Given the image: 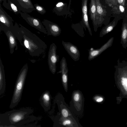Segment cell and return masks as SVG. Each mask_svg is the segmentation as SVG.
Here are the masks:
<instances>
[{
  "label": "cell",
  "instance_id": "15",
  "mask_svg": "<svg viewBox=\"0 0 127 127\" xmlns=\"http://www.w3.org/2000/svg\"><path fill=\"white\" fill-rule=\"evenodd\" d=\"M60 125L68 127H78V124L74 118L70 117L64 118L61 116L60 118L55 117L53 126L56 127Z\"/></svg>",
  "mask_w": 127,
  "mask_h": 127
},
{
  "label": "cell",
  "instance_id": "32",
  "mask_svg": "<svg viewBox=\"0 0 127 127\" xmlns=\"http://www.w3.org/2000/svg\"><path fill=\"white\" fill-rule=\"evenodd\" d=\"M7 0H0V3L3 1V6L6 8L7 9Z\"/></svg>",
  "mask_w": 127,
  "mask_h": 127
},
{
  "label": "cell",
  "instance_id": "31",
  "mask_svg": "<svg viewBox=\"0 0 127 127\" xmlns=\"http://www.w3.org/2000/svg\"><path fill=\"white\" fill-rule=\"evenodd\" d=\"M117 4L121 5L126 6V0H116Z\"/></svg>",
  "mask_w": 127,
  "mask_h": 127
},
{
  "label": "cell",
  "instance_id": "14",
  "mask_svg": "<svg viewBox=\"0 0 127 127\" xmlns=\"http://www.w3.org/2000/svg\"><path fill=\"white\" fill-rule=\"evenodd\" d=\"M74 108L77 111H82L83 109L84 99L83 94L79 90L73 92L72 95Z\"/></svg>",
  "mask_w": 127,
  "mask_h": 127
},
{
  "label": "cell",
  "instance_id": "3",
  "mask_svg": "<svg viewBox=\"0 0 127 127\" xmlns=\"http://www.w3.org/2000/svg\"><path fill=\"white\" fill-rule=\"evenodd\" d=\"M114 66V77L115 84L120 91L116 97L117 103L119 104L123 98L127 99V60L120 62V59Z\"/></svg>",
  "mask_w": 127,
  "mask_h": 127
},
{
  "label": "cell",
  "instance_id": "1",
  "mask_svg": "<svg viewBox=\"0 0 127 127\" xmlns=\"http://www.w3.org/2000/svg\"><path fill=\"white\" fill-rule=\"evenodd\" d=\"M10 31L24 47L31 62L42 61L45 58L47 46L36 34L16 22Z\"/></svg>",
  "mask_w": 127,
  "mask_h": 127
},
{
  "label": "cell",
  "instance_id": "26",
  "mask_svg": "<svg viewBox=\"0 0 127 127\" xmlns=\"http://www.w3.org/2000/svg\"><path fill=\"white\" fill-rule=\"evenodd\" d=\"M61 116L64 118L70 117L74 118L70 111L67 107L61 104L60 106Z\"/></svg>",
  "mask_w": 127,
  "mask_h": 127
},
{
  "label": "cell",
  "instance_id": "19",
  "mask_svg": "<svg viewBox=\"0 0 127 127\" xmlns=\"http://www.w3.org/2000/svg\"><path fill=\"white\" fill-rule=\"evenodd\" d=\"M121 42L123 47H127V17L123 19L121 28Z\"/></svg>",
  "mask_w": 127,
  "mask_h": 127
},
{
  "label": "cell",
  "instance_id": "11",
  "mask_svg": "<svg viewBox=\"0 0 127 127\" xmlns=\"http://www.w3.org/2000/svg\"><path fill=\"white\" fill-rule=\"evenodd\" d=\"M21 12L30 13L36 9L31 0H11Z\"/></svg>",
  "mask_w": 127,
  "mask_h": 127
},
{
  "label": "cell",
  "instance_id": "24",
  "mask_svg": "<svg viewBox=\"0 0 127 127\" xmlns=\"http://www.w3.org/2000/svg\"><path fill=\"white\" fill-rule=\"evenodd\" d=\"M7 9L13 12L15 14H20L21 11L19 8L11 0H7Z\"/></svg>",
  "mask_w": 127,
  "mask_h": 127
},
{
  "label": "cell",
  "instance_id": "4",
  "mask_svg": "<svg viewBox=\"0 0 127 127\" xmlns=\"http://www.w3.org/2000/svg\"><path fill=\"white\" fill-rule=\"evenodd\" d=\"M28 69V64H26L23 66L18 75L9 106L10 108L17 106L21 99Z\"/></svg>",
  "mask_w": 127,
  "mask_h": 127
},
{
  "label": "cell",
  "instance_id": "33",
  "mask_svg": "<svg viewBox=\"0 0 127 127\" xmlns=\"http://www.w3.org/2000/svg\"><path fill=\"white\" fill-rule=\"evenodd\" d=\"M126 9L127 13V0H126Z\"/></svg>",
  "mask_w": 127,
  "mask_h": 127
},
{
  "label": "cell",
  "instance_id": "7",
  "mask_svg": "<svg viewBox=\"0 0 127 127\" xmlns=\"http://www.w3.org/2000/svg\"><path fill=\"white\" fill-rule=\"evenodd\" d=\"M21 17L31 26L45 34H47V31L40 19L29 15L28 13L21 12Z\"/></svg>",
  "mask_w": 127,
  "mask_h": 127
},
{
  "label": "cell",
  "instance_id": "17",
  "mask_svg": "<svg viewBox=\"0 0 127 127\" xmlns=\"http://www.w3.org/2000/svg\"><path fill=\"white\" fill-rule=\"evenodd\" d=\"M112 17L123 19L127 17V13L126 6L121 5H115L112 7Z\"/></svg>",
  "mask_w": 127,
  "mask_h": 127
},
{
  "label": "cell",
  "instance_id": "28",
  "mask_svg": "<svg viewBox=\"0 0 127 127\" xmlns=\"http://www.w3.org/2000/svg\"><path fill=\"white\" fill-rule=\"evenodd\" d=\"M82 14H87V3L88 0H81Z\"/></svg>",
  "mask_w": 127,
  "mask_h": 127
},
{
  "label": "cell",
  "instance_id": "30",
  "mask_svg": "<svg viewBox=\"0 0 127 127\" xmlns=\"http://www.w3.org/2000/svg\"><path fill=\"white\" fill-rule=\"evenodd\" d=\"M104 3L109 7H112L117 5L116 0H102Z\"/></svg>",
  "mask_w": 127,
  "mask_h": 127
},
{
  "label": "cell",
  "instance_id": "16",
  "mask_svg": "<svg viewBox=\"0 0 127 127\" xmlns=\"http://www.w3.org/2000/svg\"><path fill=\"white\" fill-rule=\"evenodd\" d=\"M2 31L4 32L7 37L9 44L10 53L12 54L14 52V49L15 51L18 49L16 39L10 30H4Z\"/></svg>",
  "mask_w": 127,
  "mask_h": 127
},
{
  "label": "cell",
  "instance_id": "21",
  "mask_svg": "<svg viewBox=\"0 0 127 127\" xmlns=\"http://www.w3.org/2000/svg\"><path fill=\"white\" fill-rule=\"evenodd\" d=\"M96 0H91L89 4V14L92 22L94 30L95 32L96 26Z\"/></svg>",
  "mask_w": 127,
  "mask_h": 127
},
{
  "label": "cell",
  "instance_id": "25",
  "mask_svg": "<svg viewBox=\"0 0 127 127\" xmlns=\"http://www.w3.org/2000/svg\"><path fill=\"white\" fill-rule=\"evenodd\" d=\"M71 27L80 36L82 37H85V34L83 30L84 28L81 23L73 24Z\"/></svg>",
  "mask_w": 127,
  "mask_h": 127
},
{
  "label": "cell",
  "instance_id": "22",
  "mask_svg": "<svg viewBox=\"0 0 127 127\" xmlns=\"http://www.w3.org/2000/svg\"><path fill=\"white\" fill-rule=\"evenodd\" d=\"M6 82L4 66L1 59L0 58V95L3 94L5 91Z\"/></svg>",
  "mask_w": 127,
  "mask_h": 127
},
{
  "label": "cell",
  "instance_id": "10",
  "mask_svg": "<svg viewBox=\"0 0 127 127\" xmlns=\"http://www.w3.org/2000/svg\"><path fill=\"white\" fill-rule=\"evenodd\" d=\"M42 23L47 31L48 35L57 37L61 34V29L57 24L46 19H44Z\"/></svg>",
  "mask_w": 127,
  "mask_h": 127
},
{
  "label": "cell",
  "instance_id": "9",
  "mask_svg": "<svg viewBox=\"0 0 127 127\" xmlns=\"http://www.w3.org/2000/svg\"><path fill=\"white\" fill-rule=\"evenodd\" d=\"M114 37H112L100 48L95 49L91 48L88 50V59L89 61L94 59L99 55L103 52L112 46Z\"/></svg>",
  "mask_w": 127,
  "mask_h": 127
},
{
  "label": "cell",
  "instance_id": "34",
  "mask_svg": "<svg viewBox=\"0 0 127 127\" xmlns=\"http://www.w3.org/2000/svg\"></svg>",
  "mask_w": 127,
  "mask_h": 127
},
{
  "label": "cell",
  "instance_id": "8",
  "mask_svg": "<svg viewBox=\"0 0 127 127\" xmlns=\"http://www.w3.org/2000/svg\"><path fill=\"white\" fill-rule=\"evenodd\" d=\"M0 31L1 32L4 30H11L14 25L13 22L14 21L3 9L0 4Z\"/></svg>",
  "mask_w": 127,
  "mask_h": 127
},
{
  "label": "cell",
  "instance_id": "20",
  "mask_svg": "<svg viewBox=\"0 0 127 127\" xmlns=\"http://www.w3.org/2000/svg\"><path fill=\"white\" fill-rule=\"evenodd\" d=\"M120 20L118 18H114L112 22L103 27L100 32L99 37H102L111 31L116 26L118 21Z\"/></svg>",
  "mask_w": 127,
  "mask_h": 127
},
{
  "label": "cell",
  "instance_id": "29",
  "mask_svg": "<svg viewBox=\"0 0 127 127\" xmlns=\"http://www.w3.org/2000/svg\"><path fill=\"white\" fill-rule=\"evenodd\" d=\"M93 99L95 101L98 103H102L105 100L104 97L101 95H99L95 96Z\"/></svg>",
  "mask_w": 127,
  "mask_h": 127
},
{
  "label": "cell",
  "instance_id": "2",
  "mask_svg": "<svg viewBox=\"0 0 127 127\" xmlns=\"http://www.w3.org/2000/svg\"><path fill=\"white\" fill-rule=\"evenodd\" d=\"M30 108L14 109L0 114V127H22L34 121L38 118L30 115L33 112Z\"/></svg>",
  "mask_w": 127,
  "mask_h": 127
},
{
  "label": "cell",
  "instance_id": "18",
  "mask_svg": "<svg viewBox=\"0 0 127 127\" xmlns=\"http://www.w3.org/2000/svg\"><path fill=\"white\" fill-rule=\"evenodd\" d=\"M51 96L49 91H46L43 92L40 98L41 105L45 111H48L51 106Z\"/></svg>",
  "mask_w": 127,
  "mask_h": 127
},
{
  "label": "cell",
  "instance_id": "6",
  "mask_svg": "<svg viewBox=\"0 0 127 127\" xmlns=\"http://www.w3.org/2000/svg\"><path fill=\"white\" fill-rule=\"evenodd\" d=\"M57 47L54 43L50 46L48 57V63L49 69L51 72L55 74L56 71V64L58 62L59 56L57 54Z\"/></svg>",
  "mask_w": 127,
  "mask_h": 127
},
{
  "label": "cell",
  "instance_id": "13",
  "mask_svg": "<svg viewBox=\"0 0 127 127\" xmlns=\"http://www.w3.org/2000/svg\"><path fill=\"white\" fill-rule=\"evenodd\" d=\"M60 70L57 73L62 74V84L66 92L68 90V70L67 64L65 58L63 57L60 62Z\"/></svg>",
  "mask_w": 127,
  "mask_h": 127
},
{
  "label": "cell",
  "instance_id": "5",
  "mask_svg": "<svg viewBox=\"0 0 127 127\" xmlns=\"http://www.w3.org/2000/svg\"><path fill=\"white\" fill-rule=\"evenodd\" d=\"M96 5L95 32L102 25H107L112 17V7L105 4L102 0H96Z\"/></svg>",
  "mask_w": 127,
  "mask_h": 127
},
{
  "label": "cell",
  "instance_id": "23",
  "mask_svg": "<svg viewBox=\"0 0 127 127\" xmlns=\"http://www.w3.org/2000/svg\"><path fill=\"white\" fill-rule=\"evenodd\" d=\"M80 23L85 31H86V28L87 29L90 35L92 36V33L89 23L87 14H82V21Z\"/></svg>",
  "mask_w": 127,
  "mask_h": 127
},
{
  "label": "cell",
  "instance_id": "27",
  "mask_svg": "<svg viewBox=\"0 0 127 127\" xmlns=\"http://www.w3.org/2000/svg\"><path fill=\"white\" fill-rule=\"evenodd\" d=\"M34 6L36 10L41 14H44L46 12V11L44 8L42 6L37 3L35 4Z\"/></svg>",
  "mask_w": 127,
  "mask_h": 127
},
{
  "label": "cell",
  "instance_id": "12",
  "mask_svg": "<svg viewBox=\"0 0 127 127\" xmlns=\"http://www.w3.org/2000/svg\"><path fill=\"white\" fill-rule=\"evenodd\" d=\"M62 43L64 49L73 60L75 61H78L80 54L77 47L69 42L62 41Z\"/></svg>",
  "mask_w": 127,
  "mask_h": 127
}]
</instances>
